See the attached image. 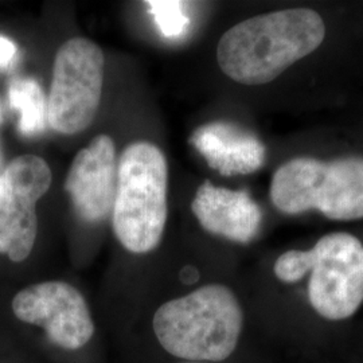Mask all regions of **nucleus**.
Wrapping results in <instances>:
<instances>
[{"instance_id": "39448f33", "label": "nucleus", "mask_w": 363, "mask_h": 363, "mask_svg": "<svg viewBox=\"0 0 363 363\" xmlns=\"http://www.w3.org/2000/svg\"><path fill=\"white\" fill-rule=\"evenodd\" d=\"M104 65V52L89 39H69L58 49L46 101L52 130L76 135L91 125L101 101Z\"/></svg>"}, {"instance_id": "9d476101", "label": "nucleus", "mask_w": 363, "mask_h": 363, "mask_svg": "<svg viewBox=\"0 0 363 363\" xmlns=\"http://www.w3.org/2000/svg\"><path fill=\"white\" fill-rule=\"evenodd\" d=\"M191 210L206 232L238 244L250 242L262 222V211L247 190H229L210 181L198 187Z\"/></svg>"}, {"instance_id": "1a4fd4ad", "label": "nucleus", "mask_w": 363, "mask_h": 363, "mask_svg": "<svg viewBox=\"0 0 363 363\" xmlns=\"http://www.w3.org/2000/svg\"><path fill=\"white\" fill-rule=\"evenodd\" d=\"M116 183L115 142L108 135H99L73 159L65 190L82 220L99 222L113 208Z\"/></svg>"}, {"instance_id": "6e6552de", "label": "nucleus", "mask_w": 363, "mask_h": 363, "mask_svg": "<svg viewBox=\"0 0 363 363\" xmlns=\"http://www.w3.org/2000/svg\"><path fill=\"white\" fill-rule=\"evenodd\" d=\"M13 311L21 322L43 328L50 342L65 350L82 349L94 334L86 300L64 281L22 289L13 298Z\"/></svg>"}, {"instance_id": "423d86ee", "label": "nucleus", "mask_w": 363, "mask_h": 363, "mask_svg": "<svg viewBox=\"0 0 363 363\" xmlns=\"http://www.w3.org/2000/svg\"><path fill=\"white\" fill-rule=\"evenodd\" d=\"M312 310L328 322L347 320L363 304V244L350 233L323 235L310 249Z\"/></svg>"}, {"instance_id": "ddd939ff", "label": "nucleus", "mask_w": 363, "mask_h": 363, "mask_svg": "<svg viewBox=\"0 0 363 363\" xmlns=\"http://www.w3.org/2000/svg\"><path fill=\"white\" fill-rule=\"evenodd\" d=\"M150 13H152L156 25L162 34L169 38H177L183 34L190 21L183 13L182 1L171 0H154L147 1Z\"/></svg>"}, {"instance_id": "9b49d317", "label": "nucleus", "mask_w": 363, "mask_h": 363, "mask_svg": "<svg viewBox=\"0 0 363 363\" xmlns=\"http://www.w3.org/2000/svg\"><path fill=\"white\" fill-rule=\"evenodd\" d=\"M190 143L208 166L222 175L250 174L265 162V147L247 130L230 123H211L194 130Z\"/></svg>"}, {"instance_id": "f8f14e48", "label": "nucleus", "mask_w": 363, "mask_h": 363, "mask_svg": "<svg viewBox=\"0 0 363 363\" xmlns=\"http://www.w3.org/2000/svg\"><path fill=\"white\" fill-rule=\"evenodd\" d=\"M9 99L13 109L19 111V130L33 136L42 132L46 123V100L38 82L33 78H13L9 86Z\"/></svg>"}, {"instance_id": "dca6fc26", "label": "nucleus", "mask_w": 363, "mask_h": 363, "mask_svg": "<svg viewBox=\"0 0 363 363\" xmlns=\"http://www.w3.org/2000/svg\"><path fill=\"white\" fill-rule=\"evenodd\" d=\"M3 171H4V169H3V166H1V154H0V177H1Z\"/></svg>"}, {"instance_id": "f03ea898", "label": "nucleus", "mask_w": 363, "mask_h": 363, "mask_svg": "<svg viewBox=\"0 0 363 363\" xmlns=\"http://www.w3.org/2000/svg\"><path fill=\"white\" fill-rule=\"evenodd\" d=\"M152 325L171 355L189 362H222L237 349L244 311L229 286L208 284L160 306Z\"/></svg>"}, {"instance_id": "f3484780", "label": "nucleus", "mask_w": 363, "mask_h": 363, "mask_svg": "<svg viewBox=\"0 0 363 363\" xmlns=\"http://www.w3.org/2000/svg\"><path fill=\"white\" fill-rule=\"evenodd\" d=\"M184 363H203V362H184Z\"/></svg>"}, {"instance_id": "f257e3e1", "label": "nucleus", "mask_w": 363, "mask_h": 363, "mask_svg": "<svg viewBox=\"0 0 363 363\" xmlns=\"http://www.w3.org/2000/svg\"><path fill=\"white\" fill-rule=\"evenodd\" d=\"M323 18L310 9L262 13L230 27L218 42L220 70L242 85H264L325 40Z\"/></svg>"}, {"instance_id": "7ed1b4c3", "label": "nucleus", "mask_w": 363, "mask_h": 363, "mask_svg": "<svg viewBox=\"0 0 363 363\" xmlns=\"http://www.w3.org/2000/svg\"><path fill=\"white\" fill-rule=\"evenodd\" d=\"M169 169L162 150L136 142L124 150L117 166L112 226L118 242L144 255L160 244L167 220Z\"/></svg>"}, {"instance_id": "2eb2a0df", "label": "nucleus", "mask_w": 363, "mask_h": 363, "mask_svg": "<svg viewBox=\"0 0 363 363\" xmlns=\"http://www.w3.org/2000/svg\"><path fill=\"white\" fill-rule=\"evenodd\" d=\"M16 52L18 48L13 40L0 35V67L10 65L16 55Z\"/></svg>"}, {"instance_id": "0eeeda50", "label": "nucleus", "mask_w": 363, "mask_h": 363, "mask_svg": "<svg viewBox=\"0 0 363 363\" xmlns=\"http://www.w3.org/2000/svg\"><path fill=\"white\" fill-rule=\"evenodd\" d=\"M52 184V169L37 155L13 159L0 177V255L13 262L30 256L38 232L35 205Z\"/></svg>"}, {"instance_id": "20e7f679", "label": "nucleus", "mask_w": 363, "mask_h": 363, "mask_svg": "<svg viewBox=\"0 0 363 363\" xmlns=\"http://www.w3.org/2000/svg\"><path fill=\"white\" fill-rule=\"evenodd\" d=\"M272 203L284 214L318 210L328 220L363 218V157H295L273 174Z\"/></svg>"}, {"instance_id": "4468645a", "label": "nucleus", "mask_w": 363, "mask_h": 363, "mask_svg": "<svg viewBox=\"0 0 363 363\" xmlns=\"http://www.w3.org/2000/svg\"><path fill=\"white\" fill-rule=\"evenodd\" d=\"M310 250L292 249L276 259L273 272L280 281L294 284L310 274Z\"/></svg>"}]
</instances>
